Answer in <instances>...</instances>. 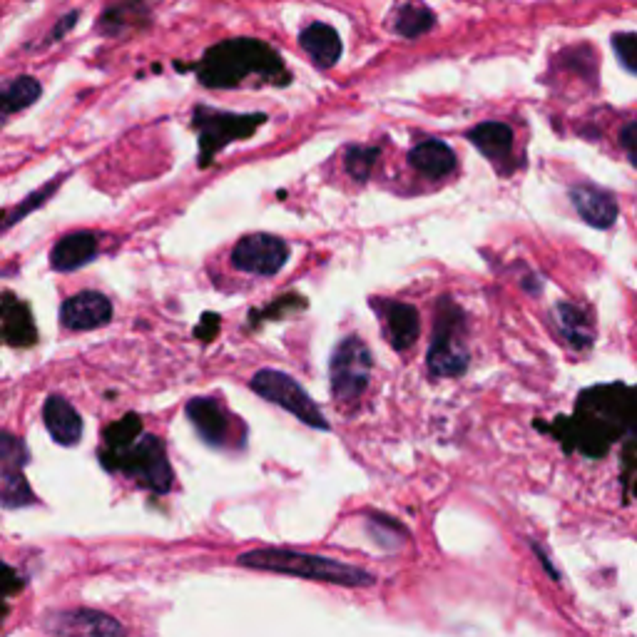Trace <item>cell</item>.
<instances>
[{"instance_id": "17", "label": "cell", "mask_w": 637, "mask_h": 637, "mask_svg": "<svg viewBox=\"0 0 637 637\" xmlns=\"http://www.w3.org/2000/svg\"><path fill=\"white\" fill-rule=\"evenodd\" d=\"M471 145H476L491 162H506L513 150V130L506 122H481L468 132Z\"/></svg>"}, {"instance_id": "6", "label": "cell", "mask_w": 637, "mask_h": 637, "mask_svg": "<svg viewBox=\"0 0 637 637\" xmlns=\"http://www.w3.org/2000/svg\"><path fill=\"white\" fill-rule=\"evenodd\" d=\"M289 244L274 234H249L239 239L232 252L234 267L247 274L272 277L287 264Z\"/></svg>"}, {"instance_id": "15", "label": "cell", "mask_w": 637, "mask_h": 637, "mask_svg": "<svg viewBox=\"0 0 637 637\" xmlns=\"http://www.w3.org/2000/svg\"><path fill=\"white\" fill-rule=\"evenodd\" d=\"M187 416L200 436L212 446H222L229 438V419L222 406L212 399H192L187 404Z\"/></svg>"}, {"instance_id": "12", "label": "cell", "mask_w": 637, "mask_h": 637, "mask_svg": "<svg viewBox=\"0 0 637 637\" xmlns=\"http://www.w3.org/2000/svg\"><path fill=\"white\" fill-rule=\"evenodd\" d=\"M381 317L386 324V336H389L391 346L399 351L414 346V341L419 339V312L409 304L399 302H381Z\"/></svg>"}, {"instance_id": "27", "label": "cell", "mask_w": 637, "mask_h": 637, "mask_svg": "<svg viewBox=\"0 0 637 637\" xmlns=\"http://www.w3.org/2000/svg\"><path fill=\"white\" fill-rule=\"evenodd\" d=\"M533 550H535V555H538V558H540V563H543V568L548 570V573H550V578H553V580H560V573H558V570H555V565L550 563L548 555L543 553V548H540L538 543H533Z\"/></svg>"}, {"instance_id": "8", "label": "cell", "mask_w": 637, "mask_h": 637, "mask_svg": "<svg viewBox=\"0 0 637 637\" xmlns=\"http://www.w3.org/2000/svg\"><path fill=\"white\" fill-rule=\"evenodd\" d=\"M3 503L5 508H18L25 503H35L28 481L23 476L25 448L18 438L3 433Z\"/></svg>"}, {"instance_id": "19", "label": "cell", "mask_w": 637, "mask_h": 637, "mask_svg": "<svg viewBox=\"0 0 637 637\" xmlns=\"http://www.w3.org/2000/svg\"><path fill=\"white\" fill-rule=\"evenodd\" d=\"M436 25V15L426 8L421 0H411L396 8L394 30L401 38H421Z\"/></svg>"}, {"instance_id": "21", "label": "cell", "mask_w": 637, "mask_h": 637, "mask_svg": "<svg viewBox=\"0 0 637 637\" xmlns=\"http://www.w3.org/2000/svg\"><path fill=\"white\" fill-rule=\"evenodd\" d=\"M142 436V421L135 414H127L125 419L110 424L105 431V451H122V448H130L137 438Z\"/></svg>"}, {"instance_id": "10", "label": "cell", "mask_w": 637, "mask_h": 637, "mask_svg": "<svg viewBox=\"0 0 637 637\" xmlns=\"http://www.w3.org/2000/svg\"><path fill=\"white\" fill-rule=\"evenodd\" d=\"M60 319H63L65 329H100V326H105L107 321L112 319V304L110 299L100 292H80L63 304Z\"/></svg>"}, {"instance_id": "2", "label": "cell", "mask_w": 637, "mask_h": 637, "mask_svg": "<svg viewBox=\"0 0 637 637\" xmlns=\"http://www.w3.org/2000/svg\"><path fill=\"white\" fill-rule=\"evenodd\" d=\"M107 471H122L127 476L145 483L150 491L165 493L172 486V468L167 461L165 446L155 436H140L130 448L122 451H103L100 453Z\"/></svg>"}, {"instance_id": "25", "label": "cell", "mask_w": 637, "mask_h": 637, "mask_svg": "<svg viewBox=\"0 0 637 637\" xmlns=\"http://www.w3.org/2000/svg\"><path fill=\"white\" fill-rule=\"evenodd\" d=\"M620 147L628 152V160L637 167V120H630L620 130Z\"/></svg>"}, {"instance_id": "16", "label": "cell", "mask_w": 637, "mask_h": 637, "mask_svg": "<svg viewBox=\"0 0 637 637\" xmlns=\"http://www.w3.org/2000/svg\"><path fill=\"white\" fill-rule=\"evenodd\" d=\"M299 45L304 53L319 65V68H331L341 58V40L331 25L312 23L299 33Z\"/></svg>"}, {"instance_id": "5", "label": "cell", "mask_w": 637, "mask_h": 637, "mask_svg": "<svg viewBox=\"0 0 637 637\" xmlns=\"http://www.w3.org/2000/svg\"><path fill=\"white\" fill-rule=\"evenodd\" d=\"M463 314L461 309L453 307L451 302H443L441 314L436 319V331H433L431 349H428V366L436 376H458L468 366V351L458 341V329H461Z\"/></svg>"}, {"instance_id": "9", "label": "cell", "mask_w": 637, "mask_h": 637, "mask_svg": "<svg viewBox=\"0 0 637 637\" xmlns=\"http://www.w3.org/2000/svg\"><path fill=\"white\" fill-rule=\"evenodd\" d=\"M570 202L585 224L595 229H610L618 219V200L613 192H605L595 185H573L570 187Z\"/></svg>"}, {"instance_id": "26", "label": "cell", "mask_w": 637, "mask_h": 637, "mask_svg": "<svg viewBox=\"0 0 637 637\" xmlns=\"http://www.w3.org/2000/svg\"><path fill=\"white\" fill-rule=\"evenodd\" d=\"M78 15H80V13H78V10H73V13H68V15H65V18H63V20H60V23H58V25H55V28H53V33H50V35H48V43H55V40H60V38H63V35H65V33H68V30H73V25H75V20H78Z\"/></svg>"}, {"instance_id": "3", "label": "cell", "mask_w": 637, "mask_h": 637, "mask_svg": "<svg viewBox=\"0 0 637 637\" xmlns=\"http://www.w3.org/2000/svg\"><path fill=\"white\" fill-rule=\"evenodd\" d=\"M252 389L257 391L262 399L287 409L289 414L297 416V419L304 421L307 426L319 428V431H329V421L324 419L319 406L314 404L312 396H309L292 376L274 369H262L259 374H254Z\"/></svg>"}, {"instance_id": "4", "label": "cell", "mask_w": 637, "mask_h": 637, "mask_svg": "<svg viewBox=\"0 0 637 637\" xmlns=\"http://www.w3.org/2000/svg\"><path fill=\"white\" fill-rule=\"evenodd\" d=\"M371 376V354L356 336L341 341L331 359V389L339 401H354L364 394Z\"/></svg>"}, {"instance_id": "24", "label": "cell", "mask_w": 637, "mask_h": 637, "mask_svg": "<svg viewBox=\"0 0 637 637\" xmlns=\"http://www.w3.org/2000/svg\"><path fill=\"white\" fill-rule=\"evenodd\" d=\"M55 185H58V182H53V185H48V187H45V190H43V192H38V195L28 197V202H25V205H20V207H18V210H15V212H10V214H8V219H5V229H8V227H10V224H13V222H18V219H20V217H25V214H28L30 210H33V207L43 205V202H45V197H50V195H53Z\"/></svg>"}, {"instance_id": "23", "label": "cell", "mask_w": 637, "mask_h": 637, "mask_svg": "<svg viewBox=\"0 0 637 637\" xmlns=\"http://www.w3.org/2000/svg\"><path fill=\"white\" fill-rule=\"evenodd\" d=\"M376 160H379V150H376V147H354V150H349V155H346V170H349V175L354 177V180L366 182L371 170H374Z\"/></svg>"}, {"instance_id": "22", "label": "cell", "mask_w": 637, "mask_h": 637, "mask_svg": "<svg viewBox=\"0 0 637 637\" xmlns=\"http://www.w3.org/2000/svg\"><path fill=\"white\" fill-rule=\"evenodd\" d=\"M555 314H558V324L560 329H563V334L568 336L570 344L580 346V349L590 346L588 329H585V317L578 312V309L570 307V304H558Z\"/></svg>"}, {"instance_id": "11", "label": "cell", "mask_w": 637, "mask_h": 637, "mask_svg": "<svg viewBox=\"0 0 637 637\" xmlns=\"http://www.w3.org/2000/svg\"><path fill=\"white\" fill-rule=\"evenodd\" d=\"M98 254V239L93 232H73L65 234L60 242H55L53 252H50V264L58 272H73V269L85 267L93 262Z\"/></svg>"}, {"instance_id": "13", "label": "cell", "mask_w": 637, "mask_h": 637, "mask_svg": "<svg viewBox=\"0 0 637 637\" xmlns=\"http://www.w3.org/2000/svg\"><path fill=\"white\" fill-rule=\"evenodd\" d=\"M43 419L50 436L58 443H63V446H75L80 441V436H83V421H80L78 411L68 401L60 399V396H50L45 401Z\"/></svg>"}, {"instance_id": "18", "label": "cell", "mask_w": 637, "mask_h": 637, "mask_svg": "<svg viewBox=\"0 0 637 637\" xmlns=\"http://www.w3.org/2000/svg\"><path fill=\"white\" fill-rule=\"evenodd\" d=\"M3 339L10 346H30L35 341V324L28 304L15 302L10 294L3 302Z\"/></svg>"}, {"instance_id": "7", "label": "cell", "mask_w": 637, "mask_h": 637, "mask_svg": "<svg viewBox=\"0 0 637 637\" xmlns=\"http://www.w3.org/2000/svg\"><path fill=\"white\" fill-rule=\"evenodd\" d=\"M43 628L55 637H125V628L100 610H55L43 620Z\"/></svg>"}, {"instance_id": "1", "label": "cell", "mask_w": 637, "mask_h": 637, "mask_svg": "<svg viewBox=\"0 0 637 637\" xmlns=\"http://www.w3.org/2000/svg\"><path fill=\"white\" fill-rule=\"evenodd\" d=\"M242 568L264 570V573H282L294 575V578L321 580V583L346 585V588H364L374 583L366 570L354 568V565L339 563V560L324 558V555L299 553V550L287 548H257L242 553L237 558Z\"/></svg>"}, {"instance_id": "20", "label": "cell", "mask_w": 637, "mask_h": 637, "mask_svg": "<svg viewBox=\"0 0 637 637\" xmlns=\"http://www.w3.org/2000/svg\"><path fill=\"white\" fill-rule=\"evenodd\" d=\"M43 88L35 78H28V75H20V78L8 80L3 85V115H10V112L25 110L40 98Z\"/></svg>"}, {"instance_id": "14", "label": "cell", "mask_w": 637, "mask_h": 637, "mask_svg": "<svg viewBox=\"0 0 637 637\" xmlns=\"http://www.w3.org/2000/svg\"><path fill=\"white\" fill-rule=\"evenodd\" d=\"M409 165L416 172L428 177V180H441L448 172H453L456 167V155H453L451 147L441 140H426L419 142L414 150L409 152Z\"/></svg>"}]
</instances>
